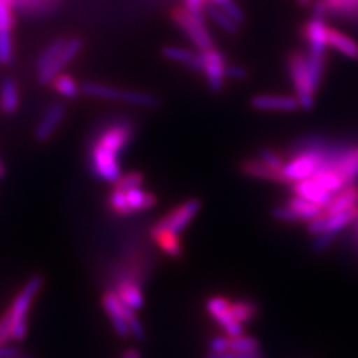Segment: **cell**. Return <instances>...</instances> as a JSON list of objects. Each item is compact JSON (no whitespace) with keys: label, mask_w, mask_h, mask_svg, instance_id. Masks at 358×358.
Returning <instances> with one entry per match:
<instances>
[{"label":"cell","mask_w":358,"mask_h":358,"mask_svg":"<svg viewBox=\"0 0 358 358\" xmlns=\"http://www.w3.org/2000/svg\"><path fill=\"white\" fill-rule=\"evenodd\" d=\"M318 171H333L343 179L346 185L355 182V179H358V143H327Z\"/></svg>","instance_id":"6da1fadb"},{"label":"cell","mask_w":358,"mask_h":358,"mask_svg":"<svg viewBox=\"0 0 358 358\" xmlns=\"http://www.w3.org/2000/svg\"><path fill=\"white\" fill-rule=\"evenodd\" d=\"M43 287L42 275H33L21 288L13 305L9 308L10 321H13V341L22 342L27 336V315L33 300Z\"/></svg>","instance_id":"7a4b0ae2"},{"label":"cell","mask_w":358,"mask_h":358,"mask_svg":"<svg viewBox=\"0 0 358 358\" xmlns=\"http://www.w3.org/2000/svg\"><path fill=\"white\" fill-rule=\"evenodd\" d=\"M81 93L90 97L105 99V100H117V102H124L143 108H155L159 106V100L154 94L136 92V90H120L105 84L97 83H85L81 85Z\"/></svg>","instance_id":"3957f363"},{"label":"cell","mask_w":358,"mask_h":358,"mask_svg":"<svg viewBox=\"0 0 358 358\" xmlns=\"http://www.w3.org/2000/svg\"><path fill=\"white\" fill-rule=\"evenodd\" d=\"M288 71L291 81H293L296 97L301 109L310 110L315 105V90L310 84V78L306 64V54L293 51L288 55Z\"/></svg>","instance_id":"277c9868"},{"label":"cell","mask_w":358,"mask_h":358,"mask_svg":"<svg viewBox=\"0 0 358 358\" xmlns=\"http://www.w3.org/2000/svg\"><path fill=\"white\" fill-rule=\"evenodd\" d=\"M171 17L185 31V35L192 39L196 48H199L200 51L214 48V41H212L208 29L205 27L203 20L189 14L185 8H173Z\"/></svg>","instance_id":"5b68a950"},{"label":"cell","mask_w":358,"mask_h":358,"mask_svg":"<svg viewBox=\"0 0 358 358\" xmlns=\"http://www.w3.org/2000/svg\"><path fill=\"white\" fill-rule=\"evenodd\" d=\"M90 166H92L93 175L102 181L115 184L121 176L118 154L110 152L97 143H93L90 148Z\"/></svg>","instance_id":"8992f818"},{"label":"cell","mask_w":358,"mask_h":358,"mask_svg":"<svg viewBox=\"0 0 358 358\" xmlns=\"http://www.w3.org/2000/svg\"><path fill=\"white\" fill-rule=\"evenodd\" d=\"M201 208V201L199 199H189L182 205L172 209L169 214L164 215L152 229H166L175 234H181L189 222L194 220Z\"/></svg>","instance_id":"52a82bcc"},{"label":"cell","mask_w":358,"mask_h":358,"mask_svg":"<svg viewBox=\"0 0 358 358\" xmlns=\"http://www.w3.org/2000/svg\"><path fill=\"white\" fill-rule=\"evenodd\" d=\"M206 309L209 312V315L224 329V331H226L229 338L243 334L242 324L238 322L233 317L231 303L229 301V299L221 297V296L210 297L206 301Z\"/></svg>","instance_id":"ba28073f"},{"label":"cell","mask_w":358,"mask_h":358,"mask_svg":"<svg viewBox=\"0 0 358 358\" xmlns=\"http://www.w3.org/2000/svg\"><path fill=\"white\" fill-rule=\"evenodd\" d=\"M203 59V72L208 78L209 88L214 93L222 92L224 81H226V57L215 48L200 51Z\"/></svg>","instance_id":"9c48e42d"},{"label":"cell","mask_w":358,"mask_h":358,"mask_svg":"<svg viewBox=\"0 0 358 358\" xmlns=\"http://www.w3.org/2000/svg\"><path fill=\"white\" fill-rule=\"evenodd\" d=\"M83 45H84L83 39H80V38H72L69 41H66V45L57 57H55V60L48 67H45L43 71L38 72L39 83L43 85L52 83L54 78L60 75V72L64 69V67L69 64L78 54L81 52Z\"/></svg>","instance_id":"30bf717a"},{"label":"cell","mask_w":358,"mask_h":358,"mask_svg":"<svg viewBox=\"0 0 358 358\" xmlns=\"http://www.w3.org/2000/svg\"><path fill=\"white\" fill-rule=\"evenodd\" d=\"M327 24L324 22V18H315L312 17L305 27H303V38L308 42L309 51L308 54L312 57H321L326 59V51H327Z\"/></svg>","instance_id":"8fae6325"},{"label":"cell","mask_w":358,"mask_h":358,"mask_svg":"<svg viewBox=\"0 0 358 358\" xmlns=\"http://www.w3.org/2000/svg\"><path fill=\"white\" fill-rule=\"evenodd\" d=\"M251 106L264 112H294L300 108L297 97L282 94H257L251 99Z\"/></svg>","instance_id":"7c38bea8"},{"label":"cell","mask_w":358,"mask_h":358,"mask_svg":"<svg viewBox=\"0 0 358 358\" xmlns=\"http://www.w3.org/2000/svg\"><path fill=\"white\" fill-rule=\"evenodd\" d=\"M102 303L112 321V326H114L120 338H124V339L130 338L131 334H130L129 324L124 317V308H122V301L120 300L115 291H108V293H105L103 299H102Z\"/></svg>","instance_id":"4fadbf2b"},{"label":"cell","mask_w":358,"mask_h":358,"mask_svg":"<svg viewBox=\"0 0 358 358\" xmlns=\"http://www.w3.org/2000/svg\"><path fill=\"white\" fill-rule=\"evenodd\" d=\"M14 26L13 3L8 0H0V59L6 60L13 57V36L10 29Z\"/></svg>","instance_id":"5bb4252c"},{"label":"cell","mask_w":358,"mask_h":358,"mask_svg":"<svg viewBox=\"0 0 358 358\" xmlns=\"http://www.w3.org/2000/svg\"><path fill=\"white\" fill-rule=\"evenodd\" d=\"M66 115V108L62 103H52L45 112L39 124L35 129V139L38 142H47L57 127L62 124Z\"/></svg>","instance_id":"9a60e30c"},{"label":"cell","mask_w":358,"mask_h":358,"mask_svg":"<svg viewBox=\"0 0 358 358\" xmlns=\"http://www.w3.org/2000/svg\"><path fill=\"white\" fill-rule=\"evenodd\" d=\"M239 169L243 175L250 176V178L285 184V179H284L281 171H276V169H273V167L267 166L260 159H246L241 163Z\"/></svg>","instance_id":"2e32d148"},{"label":"cell","mask_w":358,"mask_h":358,"mask_svg":"<svg viewBox=\"0 0 358 358\" xmlns=\"http://www.w3.org/2000/svg\"><path fill=\"white\" fill-rule=\"evenodd\" d=\"M358 206V185L348 184L336 193L331 200L324 208V214H339V212L350 210Z\"/></svg>","instance_id":"e0dca14e"},{"label":"cell","mask_w":358,"mask_h":358,"mask_svg":"<svg viewBox=\"0 0 358 358\" xmlns=\"http://www.w3.org/2000/svg\"><path fill=\"white\" fill-rule=\"evenodd\" d=\"M291 189H293L294 196H300L306 200H310V201H313V203H317L322 208H326L333 197V194L327 193L326 189L320 187L312 178L303 179V181L293 182Z\"/></svg>","instance_id":"ac0fdd59"},{"label":"cell","mask_w":358,"mask_h":358,"mask_svg":"<svg viewBox=\"0 0 358 358\" xmlns=\"http://www.w3.org/2000/svg\"><path fill=\"white\" fill-rule=\"evenodd\" d=\"M162 54L166 59L181 63L194 72H203V59H201V52H194L187 48H179L173 47V45H169V47L162 48Z\"/></svg>","instance_id":"d6986e66"},{"label":"cell","mask_w":358,"mask_h":358,"mask_svg":"<svg viewBox=\"0 0 358 358\" xmlns=\"http://www.w3.org/2000/svg\"><path fill=\"white\" fill-rule=\"evenodd\" d=\"M136 281H133L131 278H122L117 284V296L122 303L131 308L133 310H139L143 306V294L142 289Z\"/></svg>","instance_id":"ffe728a7"},{"label":"cell","mask_w":358,"mask_h":358,"mask_svg":"<svg viewBox=\"0 0 358 358\" xmlns=\"http://www.w3.org/2000/svg\"><path fill=\"white\" fill-rule=\"evenodd\" d=\"M327 45L351 60H358V42L338 29L327 30Z\"/></svg>","instance_id":"44dd1931"},{"label":"cell","mask_w":358,"mask_h":358,"mask_svg":"<svg viewBox=\"0 0 358 358\" xmlns=\"http://www.w3.org/2000/svg\"><path fill=\"white\" fill-rule=\"evenodd\" d=\"M179 234L172 233L166 229H151V238L160 246L162 251L171 257H179L182 252L181 242L178 239Z\"/></svg>","instance_id":"7402d4cb"},{"label":"cell","mask_w":358,"mask_h":358,"mask_svg":"<svg viewBox=\"0 0 358 358\" xmlns=\"http://www.w3.org/2000/svg\"><path fill=\"white\" fill-rule=\"evenodd\" d=\"M20 105V94L17 83L13 78H6L3 80L2 85H0V109L5 114H14Z\"/></svg>","instance_id":"603a6c76"},{"label":"cell","mask_w":358,"mask_h":358,"mask_svg":"<svg viewBox=\"0 0 358 358\" xmlns=\"http://www.w3.org/2000/svg\"><path fill=\"white\" fill-rule=\"evenodd\" d=\"M124 193H126V197H127V201H129V206L131 208L133 212H141V210L151 209L157 203L155 196L150 192H145V189H142V187L130 188Z\"/></svg>","instance_id":"cb8c5ba5"},{"label":"cell","mask_w":358,"mask_h":358,"mask_svg":"<svg viewBox=\"0 0 358 358\" xmlns=\"http://www.w3.org/2000/svg\"><path fill=\"white\" fill-rule=\"evenodd\" d=\"M289 208H293L297 214L300 215L301 221H310L324 214V208L313 203L310 200H306L300 196H294L288 200L287 203Z\"/></svg>","instance_id":"d4e9b609"},{"label":"cell","mask_w":358,"mask_h":358,"mask_svg":"<svg viewBox=\"0 0 358 358\" xmlns=\"http://www.w3.org/2000/svg\"><path fill=\"white\" fill-rule=\"evenodd\" d=\"M205 9H206L208 15L215 21V24L221 30L229 33V35H236V33L239 31V26L226 13H224V10L220 6L212 5V3H206Z\"/></svg>","instance_id":"484cf974"},{"label":"cell","mask_w":358,"mask_h":358,"mask_svg":"<svg viewBox=\"0 0 358 358\" xmlns=\"http://www.w3.org/2000/svg\"><path fill=\"white\" fill-rule=\"evenodd\" d=\"M55 92L66 99H76L81 93V87L71 75H57L52 80Z\"/></svg>","instance_id":"4316f807"},{"label":"cell","mask_w":358,"mask_h":358,"mask_svg":"<svg viewBox=\"0 0 358 358\" xmlns=\"http://www.w3.org/2000/svg\"><path fill=\"white\" fill-rule=\"evenodd\" d=\"M231 313L238 322L246 324L257 318V315H259V308H257L254 301L239 300L231 303Z\"/></svg>","instance_id":"83f0119b"},{"label":"cell","mask_w":358,"mask_h":358,"mask_svg":"<svg viewBox=\"0 0 358 358\" xmlns=\"http://www.w3.org/2000/svg\"><path fill=\"white\" fill-rule=\"evenodd\" d=\"M64 45H66V39L60 38V39L52 41V42L48 45V47L43 50V52L39 55V59H38V62H36V69H38V72L43 71L45 67H48V66L55 60V57H57V55L60 54V51L63 50Z\"/></svg>","instance_id":"f1b7e54d"},{"label":"cell","mask_w":358,"mask_h":358,"mask_svg":"<svg viewBox=\"0 0 358 358\" xmlns=\"http://www.w3.org/2000/svg\"><path fill=\"white\" fill-rule=\"evenodd\" d=\"M229 350L239 352H259L260 342L251 336H234V338H229Z\"/></svg>","instance_id":"f546056e"},{"label":"cell","mask_w":358,"mask_h":358,"mask_svg":"<svg viewBox=\"0 0 358 358\" xmlns=\"http://www.w3.org/2000/svg\"><path fill=\"white\" fill-rule=\"evenodd\" d=\"M109 206L112 210L115 212V214L122 215V217L133 214L131 208L129 206L126 193L121 192V189H118V188L112 189V193L109 194Z\"/></svg>","instance_id":"4dcf8cb0"},{"label":"cell","mask_w":358,"mask_h":358,"mask_svg":"<svg viewBox=\"0 0 358 358\" xmlns=\"http://www.w3.org/2000/svg\"><path fill=\"white\" fill-rule=\"evenodd\" d=\"M145 178L139 172H130L126 175H121L118 181L115 182V188L121 189V192H127L130 188H138L143 185Z\"/></svg>","instance_id":"1f68e13d"},{"label":"cell","mask_w":358,"mask_h":358,"mask_svg":"<svg viewBox=\"0 0 358 358\" xmlns=\"http://www.w3.org/2000/svg\"><path fill=\"white\" fill-rule=\"evenodd\" d=\"M259 159H260L263 163H266L267 166L273 167V169H276V171H281L282 167H284V164H285L284 157H282L281 154L275 152V151L271 150V148H262V150L259 151Z\"/></svg>","instance_id":"d6a6232c"},{"label":"cell","mask_w":358,"mask_h":358,"mask_svg":"<svg viewBox=\"0 0 358 358\" xmlns=\"http://www.w3.org/2000/svg\"><path fill=\"white\" fill-rule=\"evenodd\" d=\"M272 217L275 220L284 221V222H297V221H301V218H300V215L297 214V212L293 208H289L288 205H281V206L273 208Z\"/></svg>","instance_id":"836d02e7"},{"label":"cell","mask_w":358,"mask_h":358,"mask_svg":"<svg viewBox=\"0 0 358 358\" xmlns=\"http://www.w3.org/2000/svg\"><path fill=\"white\" fill-rule=\"evenodd\" d=\"M220 8L224 10V13H226L234 22H236V24L239 26V24H243L245 22V14H243V10H242V8L238 5V3H234L233 0H227V2H224L222 5H220Z\"/></svg>","instance_id":"e575fe53"},{"label":"cell","mask_w":358,"mask_h":358,"mask_svg":"<svg viewBox=\"0 0 358 358\" xmlns=\"http://www.w3.org/2000/svg\"><path fill=\"white\" fill-rule=\"evenodd\" d=\"M336 238V234L333 233H321V234H317V238L313 239L312 242V251L317 252V254H321L326 250H329L333 241Z\"/></svg>","instance_id":"d590c367"},{"label":"cell","mask_w":358,"mask_h":358,"mask_svg":"<svg viewBox=\"0 0 358 358\" xmlns=\"http://www.w3.org/2000/svg\"><path fill=\"white\" fill-rule=\"evenodd\" d=\"M13 341V321H10L9 310L0 318V345H6Z\"/></svg>","instance_id":"8d00e7d4"},{"label":"cell","mask_w":358,"mask_h":358,"mask_svg":"<svg viewBox=\"0 0 358 358\" xmlns=\"http://www.w3.org/2000/svg\"><path fill=\"white\" fill-rule=\"evenodd\" d=\"M205 358H264L262 352H239L227 350L224 352H208Z\"/></svg>","instance_id":"74e56055"},{"label":"cell","mask_w":358,"mask_h":358,"mask_svg":"<svg viewBox=\"0 0 358 358\" xmlns=\"http://www.w3.org/2000/svg\"><path fill=\"white\" fill-rule=\"evenodd\" d=\"M206 6V0H185V9L189 14L203 20V9Z\"/></svg>","instance_id":"f35d334b"},{"label":"cell","mask_w":358,"mask_h":358,"mask_svg":"<svg viewBox=\"0 0 358 358\" xmlns=\"http://www.w3.org/2000/svg\"><path fill=\"white\" fill-rule=\"evenodd\" d=\"M229 350V336H215L209 341V352H224Z\"/></svg>","instance_id":"ab89813d"},{"label":"cell","mask_w":358,"mask_h":358,"mask_svg":"<svg viewBox=\"0 0 358 358\" xmlns=\"http://www.w3.org/2000/svg\"><path fill=\"white\" fill-rule=\"evenodd\" d=\"M226 76H229L230 80H234V81H242L248 78V71H246L243 66L230 64L226 67Z\"/></svg>","instance_id":"60d3db41"},{"label":"cell","mask_w":358,"mask_h":358,"mask_svg":"<svg viewBox=\"0 0 358 358\" xmlns=\"http://www.w3.org/2000/svg\"><path fill=\"white\" fill-rule=\"evenodd\" d=\"M312 13L315 18H324L329 14L327 5L324 0H317V2H312Z\"/></svg>","instance_id":"b9f144b4"},{"label":"cell","mask_w":358,"mask_h":358,"mask_svg":"<svg viewBox=\"0 0 358 358\" xmlns=\"http://www.w3.org/2000/svg\"><path fill=\"white\" fill-rule=\"evenodd\" d=\"M21 354V350L18 346H10V345H0V358H13L15 355Z\"/></svg>","instance_id":"7bdbcfd3"},{"label":"cell","mask_w":358,"mask_h":358,"mask_svg":"<svg viewBox=\"0 0 358 358\" xmlns=\"http://www.w3.org/2000/svg\"><path fill=\"white\" fill-rule=\"evenodd\" d=\"M351 229H352V241H354V245L355 248L358 250V214L355 217V220L351 222Z\"/></svg>","instance_id":"ee69618b"},{"label":"cell","mask_w":358,"mask_h":358,"mask_svg":"<svg viewBox=\"0 0 358 358\" xmlns=\"http://www.w3.org/2000/svg\"><path fill=\"white\" fill-rule=\"evenodd\" d=\"M122 358H141V352L138 350L129 348L124 351V354H122Z\"/></svg>","instance_id":"f6af8a7d"},{"label":"cell","mask_w":358,"mask_h":358,"mask_svg":"<svg viewBox=\"0 0 358 358\" xmlns=\"http://www.w3.org/2000/svg\"><path fill=\"white\" fill-rule=\"evenodd\" d=\"M296 2H297L300 6L308 8V6H310V5H312L313 0H296Z\"/></svg>","instance_id":"bcb514c9"},{"label":"cell","mask_w":358,"mask_h":358,"mask_svg":"<svg viewBox=\"0 0 358 358\" xmlns=\"http://www.w3.org/2000/svg\"><path fill=\"white\" fill-rule=\"evenodd\" d=\"M224 2H227V0H206V3H212V5H217V6L222 5Z\"/></svg>","instance_id":"7dc6e473"},{"label":"cell","mask_w":358,"mask_h":358,"mask_svg":"<svg viewBox=\"0 0 358 358\" xmlns=\"http://www.w3.org/2000/svg\"><path fill=\"white\" fill-rule=\"evenodd\" d=\"M13 358H35V355H31V354H18V355H15V357H13Z\"/></svg>","instance_id":"c3c4849f"},{"label":"cell","mask_w":358,"mask_h":358,"mask_svg":"<svg viewBox=\"0 0 358 358\" xmlns=\"http://www.w3.org/2000/svg\"><path fill=\"white\" fill-rule=\"evenodd\" d=\"M5 175V167L2 164V162H0V178H2Z\"/></svg>","instance_id":"681fc988"}]
</instances>
